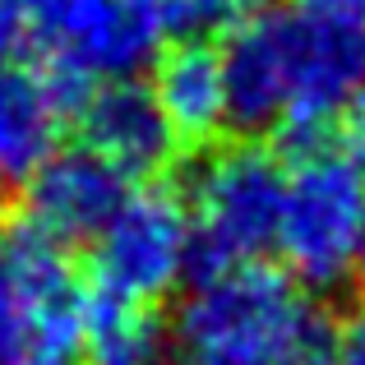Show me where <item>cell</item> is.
<instances>
[{
	"mask_svg": "<svg viewBox=\"0 0 365 365\" xmlns=\"http://www.w3.org/2000/svg\"><path fill=\"white\" fill-rule=\"evenodd\" d=\"M171 333L180 365H292L324 351L333 319L287 268L255 259L190 282Z\"/></svg>",
	"mask_w": 365,
	"mask_h": 365,
	"instance_id": "obj_1",
	"label": "cell"
},
{
	"mask_svg": "<svg viewBox=\"0 0 365 365\" xmlns=\"http://www.w3.org/2000/svg\"><path fill=\"white\" fill-rule=\"evenodd\" d=\"M180 167H190L176 176L190 208V282L255 264L277 245L287 171L273 143L227 134L213 148L180 158Z\"/></svg>",
	"mask_w": 365,
	"mask_h": 365,
	"instance_id": "obj_2",
	"label": "cell"
},
{
	"mask_svg": "<svg viewBox=\"0 0 365 365\" xmlns=\"http://www.w3.org/2000/svg\"><path fill=\"white\" fill-rule=\"evenodd\" d=\"M88 277L70 245L28 217L0 222V365H74L83 356Z\"/></svg>",
	"mask_w": 365,
	"mask_h": 365,
	"instance_id": "obj_3",
	"label": "cell"
},
{
	"mask_svg": "<svg viewBox=\"0 0 365 365\" xmlns=\"http://www.w3.org/2000/svg\"><path fill=\"white\" fill-rule=\"evenodd\" d=\"M365 241V167L338 143L292 162L277 217L282 264L305 292H333L347 282Z\"/></svg>",
	"mask_w": 365,
	"mask_h": 365,
	"instance_id": "obj_4",
	"label": "cell"
},
{
	"mask_svg": "<svg viewBox=\"0 0 365 365\" xmlns=\"http://www.w3.org/2000/svg\"><path fill=\"white\" fill-rule=\"evenodd\" d=\"M190 273V208L176 176L143 180L125 195L102 236L93 241L88 287L125 301L162 305Z\"/></svg>",
	"mask_w": 365,
	"mask_h": 365,
	"instance_id": "obj_5",
	"label": "cell"
},
{
	"mask_svg": "<svg viewBox=\"0 0 365 365\" xmlns=\"http://www.w3.org/2000/svg\"><path fill=\"white\" fill-rule=\"evenodd\" d=\"M74 125H79L83 148L107 158L125 180H134V185L176 176L180 158H185V148H180L167 111L158 107L153 88H143V83H134V79L98 83V88L88 93V102L79 107Z\"/></svg>",
	"mask_w": 365,
	"mask_h": 365,
	"instance_id": "obj_6",
	"label": "cell"
},
{
	"mask_svg": "<svg viewBox=\"0 0 365 365\" xmlns=\"http://www.w3.org/2000/svg\"><path fill=\"white\" fill-rule=\"evenodd\" d=\"M130 190H134V180H125L93 148H83V143L79 148H56L24 180V208H19V217L42 227L61 245L79 250V245L102 236V227L116 217V208L125 204Z\"/></svg>",
	"mask_w": 365,
	"mask_h": 365,
	"instance_id": "obj_7",
	"label": "cell"
},
{
	"mask_svg": "<svg viewBox=\"0 0 365 365\" xmlns=\"http://www.w3.org/2000/svg\"><path fill=\"white\" fill-rule=\"evenodd\" d=\"M153 98L167 111L180 148L204 153L232 134L227 125V79H222V56L208 37H185L158 51L153 61Z\"/></svg>",
	"mask_w": 365,
	"mask_h": 365,
	"instance_id": "obj_8",
	"label": "cell"
},
{
	"mask_svg": "<svg viewBox=\"0 0 365 365\" xmlns=\"http://www.w3.org/2000/svg\"><path fill=\"white\" fill-rule=\"evenodd\" d=\"M70 125L61 98L37 65H0V180L24 185L56 153Z\"/></svg>",
	"mask_w": 365,
	"mask_h": 365,
	"instance_id": "obj_9",
	"label": "cell"
},
{
	"mask_svg": "<svg viewBox=\"0 0 365 365\" xmlns=\"http://www.w3.org/2000/svg\"><path fill=\"white\" fill-rule=\"evenodd\" d=\"M171 329L158 305L125 301V296L88 287L83 314V361L88 365H167Z\"/></svg>",
	"mask_w": 365,
	"mask_h": 365,
	"instance_id": "obj_10",
	"label": "cell"
},
{
	"mask_svg": "<svg viewBox=\"0 0 365 365\" xmlns=\"http://www.w3.org/2000/svg\"><path fill=\"white\" fill-rule=\"evenodd\" d=\"M143 14L158 24L162 37H213L232 33L241 19H250L264 0H134Z\"/></svg>",
	"mask_w": 365,
	"mask_h": 365,
	"instance_id": "obj_11",
	"label": "cell"
},
{
	"mask_svg": "<svg viewBox=\"0 0 365 365\" xmlns=\"http://www.w3.org/2000/svg\"><path fill=\"white\" fill-rule=\"evenodd\" d=\"M333 365H365V305L347 310L338 324H333Z\"/></svg>",
	"mask_w": 365,
	"mask_h": 365,
	"instance_id": "obj_12",
	"label": "cell"
},
{
	"mask_svg": "<svg viewBox=\"0 0 365 365\" xmlns=\"http://www.w3.org/2000/svg\"><path fill=\"white\" fill-rule=\"evenodd\" d=\"M338 139L347 143V158L365 167V83L356 88V98L342 107V116H338Z\"/></svg>",
	"mask_w": 365,
	"mask_h": 365,
	"instance_id": "obj_13",
	"label": "cell"
},
{
	"mask_svg": "<svg viewBox=\"0 0 365 365\" xmlns=\"http://www.w3.org/2000/svg\"><path fill=\"white\" fill-rule=\"evenodd\" d=\"M24 46H28V33H24V24H19V19L9 14L5 5H0V65H14Z\"/></svg>",
	"mask_w": 365,
	"mask_h": 365,
	"instance_id": "obj_14",
	"label": "cell"
},
{
	"mask_svg": "<svg viewBox=\"0 0 365 365\" xmlns=\"http://www.w3.org/2000/svg\"><path fill=\"white\" fill-rule=\"evenodd\" d=\"M356 287H361V305H365V241H361V259H356Z\"/></svg>",
	"mask_w": 365,
	"mask_h": 365,
	"instance_id": "obj_15",
	"label": "cell"
},
{
	"mask_svg": "<svg viewBox=\"0 0 365 365\" xmlns=\"http://www.w3.org/2000/svg\"><path fill=\"white\" fill-rule=\"evenodd\" d=\"M292 365H333V361L324 356V351H314V356H301V361H292Z\"/></svg>",
	"mask_w": 365,
	"mask_h": 365,
	"instance_id": "obj_16",
	"label": "cell"
},
{
	"mask_svg": "<svg viewBox=\"0 0 365 365\" xmlns=\"http://www.w3.org/2000/svg\"><path fill=\"white\" fill-rule=\"evenodd\" d=\"M5 217H9L5 213V180H0V222H5Z\"/></svg>",
	"mask_w": 365,
	"mask_h": 365,
	"instance_id": "obj_17",
	"label": "cell"
}]
</instances>
